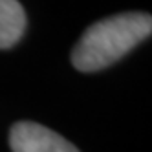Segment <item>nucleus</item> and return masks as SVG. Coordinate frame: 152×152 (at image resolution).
<instances>
[{"instance_id": "obj_1", "label": "nucleus", "mask_w": 152, "mask_h": 152, "mask_svg": "<svg viewBox=\"0 0 152 152\" xmlns=\"http://www.w3.org/2000/svg\"><path fill=\"white\" fill-rule=\"evenodd\" d=\"M152 33L148 13L130 11L106 17L84 29L72 51V62L79 72H97L125 57Z\"/></svg>"}, {"instance_id": "obj_2", "label": "nucleus", "mask_w": 152, "mask_h": 152, "mask_svg": "<svg viewBox=\"0 0 152 152\" xmlns=\"http://www.w3.org/2000/svg\"><path fill=\"white\" fill-rule=\"evenodd\" d=\"M9 147L13 152H79L55 130L33 121H18L11 126Z\"/></svg>"}, {"instance_id": "obj_3", "label": "nucleus", "mask_w": 152, "mask_h": 152, "mask_svg": "<svg viewBox=\"0 0 152 152\" xmlns=\"http://www.w3.org/2000/svg\"><path fill=\"white\" fill-rule=\"evenodd\" d=\"M26 29V13L18 0H0V50L15 46Z\"/></svg>"}]
</instances>
